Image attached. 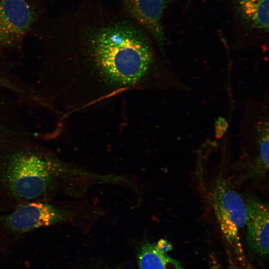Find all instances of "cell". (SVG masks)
Masks as SVG:
<instances>
[{"label":"cell","instance_id":"6da1fadb","mask_svg":"<svg viewBox=\"0 0 269 269\" xmlns=\"http://www.w3.org/2000/svg\"><path fill=\"white\" fill-rule=\"evenodd\" d=\"M88 49L104 81L117 87L140 81L153 62L150 41L142 30L128 22L109 24L93 32Z\"/></svg>","mask_w":269,"mask_h":269},{"label":"cell","instance_id":"7a4b0ae2","mask_svg":"<svg viewBox=\"0 0 269 269\" xmlns=\"http://www.w3.org/2000/svg\"><path fill=\"white\" fill-rule=\"evenodd\" d=\"M70 173L48 151L26 146L0 149V200L12 208L24 202L51 200Z\"/></svg>","mask_w":269,"mask_h":269},{"label":"cell","instance_id":"3957f363","mask_svg":"<svg viewBox=\"0 0 269 269\" xmlns=\"http://www.w3.org/2000/svg\"><path fill=\"white\" fill-rule=\"evenodd\" d=\"M70 212L51 200L24 202L9 213L0 215V230L20 235L36 229L66 222Z\"/></svg>","mask_w":269,"mask_h":269},{"label":"cell","instance_id":"277c9868","mask_svg":"<svg viewBox=\"0 0 269 269\" xmlns=\"http://www.w3.org/2000/svg\"><path fill=\"white\" fill-rule=\"evenodd\" d=\"M218 223L227 242L241 257L239 231L246 224V205L240 194L225 179H220L211 194Z\"/></svg>","mask_w":269,"mask_h":269},{"label":"cell","instance_id":"5b68a950","mask_svg":"<svg viewBox=\"0 0 269 269\" xmlns=\"http://www.w3.org/2000/svg\"><path fill=\"white\" fill-rule=\"evenodd\" d=\"M246 205L247 244L255 255L265 258L269 254V204L249 195Z\"/></svg>","mask_w":269,"mask_h":269},{"label":"cell","instance_id":"8992f818","mask_svg":"<svg viewBox=\"0 0 269 269\" xmlns=\"http://www.w3.org/2000/svg\"><path fill=\"white\" fill-rule=\"evenodd\" d=\"M34 16L33 9L26 0H0V46L23 36Z\"/></svg>","mask_w":269,"mask_h":269},{"label":"cell","instance_id":"52a82bcc","mask_svg":"<svg viewBox=\"0 0 269 269\" xmlns=\"http://www.w3.org/2000/svg\"><path fill=\"white\" fill-rule=\"evenodd\" d=\"M130 15L153 36L164 52L165 36L161 24L168 0H121Z\"/></svg>","mask_w":269,"mask_h":269},{"label":"cell","instance_id":"ba28073f","mask_svg":"<svg viewBox=\"0 0 269 269\" xmlns=\"http://www.w3.org/2000/svg\"><path fill=\"white\" fill-rule=\"evenodd\" d=\"M237 15L248 27L269 32V0H233Z\"/></svg>","mask_w":269,"mask_h":269},{"label":"cell","instance_id":"9c48e42d","mask_svg":"<svg viewBox=\"0 0 269 269\" xmlns=\"http://www.w3.org/2000/svg\"><path fill=\"white\" fill-rule=\"evenodd\" d=\"M137 255L138 269H183L180 262L160 251L154 243L142 244Z\"/></svg>","mask_w":269,"mask_h":269},{"label":"cell","instance_id":"30bf717a","mask_svg":"<svg viewBox=\"0 0 269 269\" xmlns=\"http://www.w3.org/2000/svg\"><path fill=\"white\" fill-rule=\"evenodd\" d=\"M259 156L258 166L261 172H265L269 168V130H265L259 138Z\"/></svg>","mask_w":269,"mask_h":269},{"label":"cell","instance_id":"8fae6325","mask_svg":"<svg viewBox=\"0 0 269 269\" xmlns=\"http://www.w3.org/2000/svg\"><path fill=\"white\" fill-rule=\"evenodd\" d=\"M216 137L217 138H221L227 129V123L222 118H219L216 122Z\"/></svg>","mask_w":269,"mask_h":269},{"label":"cell","instance_id":"7c38bea8","mask_svg":"<svg viewBox=\"0 0 269 269\" xmlns=\"http://www.w3.org/2000/svg\"><path fill=\"white\" fill-rule=\"evenodd\" d=\"M157 248L161 252L166 253L173 249L172 244L167 240L161 239L156 244Z\"/></svg>","mask_w":269,"mask_h":269},{"label":"cell","instance_id":"4fadbf2b","mask_svg":"<svg viewBox=\"0 0 269 269\" xmlns=\"http://www.w3.org/2000/svg\"><path fill=\"white\" fill-rule=\"evenodd\" d=\"M0 83H3L4 84H5L6 86L8 85V84H7L6 82H5L4 80H2L0 78Z\"/></svg>","mask_w":269,"mask_h":269},{"label":"cell","instance_id":"5bb4252c","mask_svg":"<svg viewBox=\"0 0 269 269\" xmlns=\"http://www.w3.org/2000/svg\"><path fill=\"white\" fill-rule=\"evenodd\" d=\"M212 269H221L218 265L214 266L213 267Z\"/></svg>","mask_w":269,"mask_h":269}]
</instances>
